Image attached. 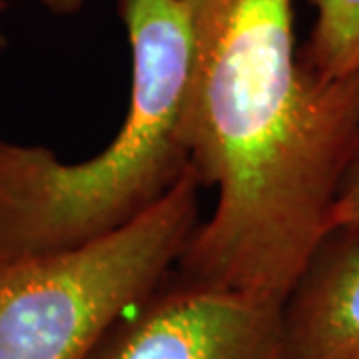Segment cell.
Segmentation results:
<instances>
[{
    "mask_svg": "<svg viewBox=\"0 0 359 359\" xmlns=\"http://www.w3.org/2000/svg\"><path fill=\"white\" fill-rule=\"evenodd\" d=\"M192 65L184 132L216 208L178 273L283 306L332 231L359 134V76L299 60L294 0H188Z\"/></svg>",
    "mask_w": 359,
    "mask_h": 359,
    "instance_id": "cell-1",
    "label": "cell"
},
{
    "mask_svg": "<svg viewBox=\"0 0 359 359\" xmlns=\"http://www.w3.org/2000/svg\"><path fill=\"white\" fill-rule=\"evenodd\" d=\"M290 359H359V236L332 230L283 302Z\"/></svg>",
    "mask_w": 359,
    "mask_h": 359,
    "instance_id": "cell-5",
    "label": "cell"
},
{
    "mask_svg": "<svg viewBox=\"0 0 359 359\" xmlns=\"http://www.w3.org/2000/svg\"><path fill=\"white\" fill-rule=\"evenodd\" d=\"M42 4L48 13L58 14V16H74L82 13V8L86 6V0H36ZM8 8V0H0V14L6 13Z\"/></svg>",
    "mask_w": 359,
    "mask_h": 359,
    "instance_id": "cell-8",
    "label": "cell"
},
{
    "mask_svg": "<svg viewBox=\"0 0 359 359\" xmlns=\"http://www.w3.org/2000/svg\"><path fill=\"white\" fill-rule=\"evenodd\" d=\"M316 20L299 60L325 80L359 76V0H309Z\"/></svg>",
    "mask_w": 359,
    "mask_h": 359,
    "instance_id": "cell-6",
    "label": "cell"
},
{
    "mask_svg": "<svg viewBox=\"0 0 359 359\" xmlns=\"http://www.w3.org/2000/svg\"><path fill=\"white\" fill-rule=\"evenodd\" d=\"M332 230L351 231L359 236V134L339 182L332 212Z\"/></svg>",
    "mask_w": 359,
    "mask_h": 359,
    "instance_id": "cell-7",
    "label": "cell"
},
{
    "mask_svg": "<svg viewBox=\"0 0 359 359\" xmlns=\"http://www.w3.org/2000/svg\"><path fill=\"white\" fill-rule=\"evenodd\" d=\"M132 52V94L110 144L62 162L0 134V262L102 240L158 205L192 170L184 104L192 65L188 0H118Z\"/></svg>",
    "mask_w": 359,
    "mask_h": 359,
    "instance_id": "cell-2",
    "label": "cell"
},
{
    "mask_svg": "<svg viewBox=\"0 0 359 359\" xmlns=\"http://www.w3.org/2000/svg\"><path fill=\"white\" fill-rule=\"evenodd\" d=\"M282 309L172 273L116 321L88 359H290Z\"/></svg>",
    "mask_w": 359,
    "mask_h": 359,
    "instance_id": "cell-4",
    "label": "cell"
},
{
    "mask_svg": "<svg viewBox=\"0 0 359 359\" xmlns=\"http://www.w3.org/2000/svg\"><path fill=\"white\" fill-rule=\"evenodd\" d=\"M194 168L122 230L60 254L0 262V359H88L178 268L200 224Z\"/></svg>",
    "mask_w": 359,
    "mask_h": 359,
    "instance_id": "cell-3",
    "label": "cell"
}]
</instances>
